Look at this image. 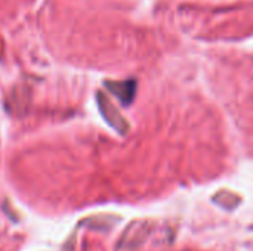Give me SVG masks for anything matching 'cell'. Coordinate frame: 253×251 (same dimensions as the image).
I'll use <instances>...</instances> for the list:
<instances>
[{
  "label": "cell",
  "mask_w": 253,
  "mask_h": 251,
  "mask_svg": "<svg viewBox=\"0 0 253 251\" xmlns=\"http://www.w3.org/2000/svg\"><path fill=\"white\" fill-rule=\"evenodd\" d=\"M107 87L114 95H117V98L123 104H130V101L133 99V95H135L136 83L133 80H130V81H119V83H107Z\"/></svg>",
  "instance_id": "1"
}]
</instances>
